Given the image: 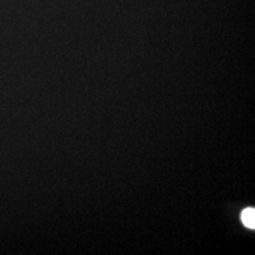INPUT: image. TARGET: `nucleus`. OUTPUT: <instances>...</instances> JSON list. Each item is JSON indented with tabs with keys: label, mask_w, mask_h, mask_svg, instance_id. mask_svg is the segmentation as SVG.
Listing matches in <instances>:
<instances>
[{
	"label": "nucleus",
	"mask_w": 255,
	"mask_h": 255,
	"mask_svg": "<svg viewBox=\"0 0 255 255\" xmlns=\"http://www.w3.org/2000/svg\"><path fill=\"white\" fill-rule=\"evenodd\" d=\"M241 219L243 223L248 228H255V208H248L243 211Z\"/></svg>",
	"instance_id": "obj_1"
}]
</instances>
